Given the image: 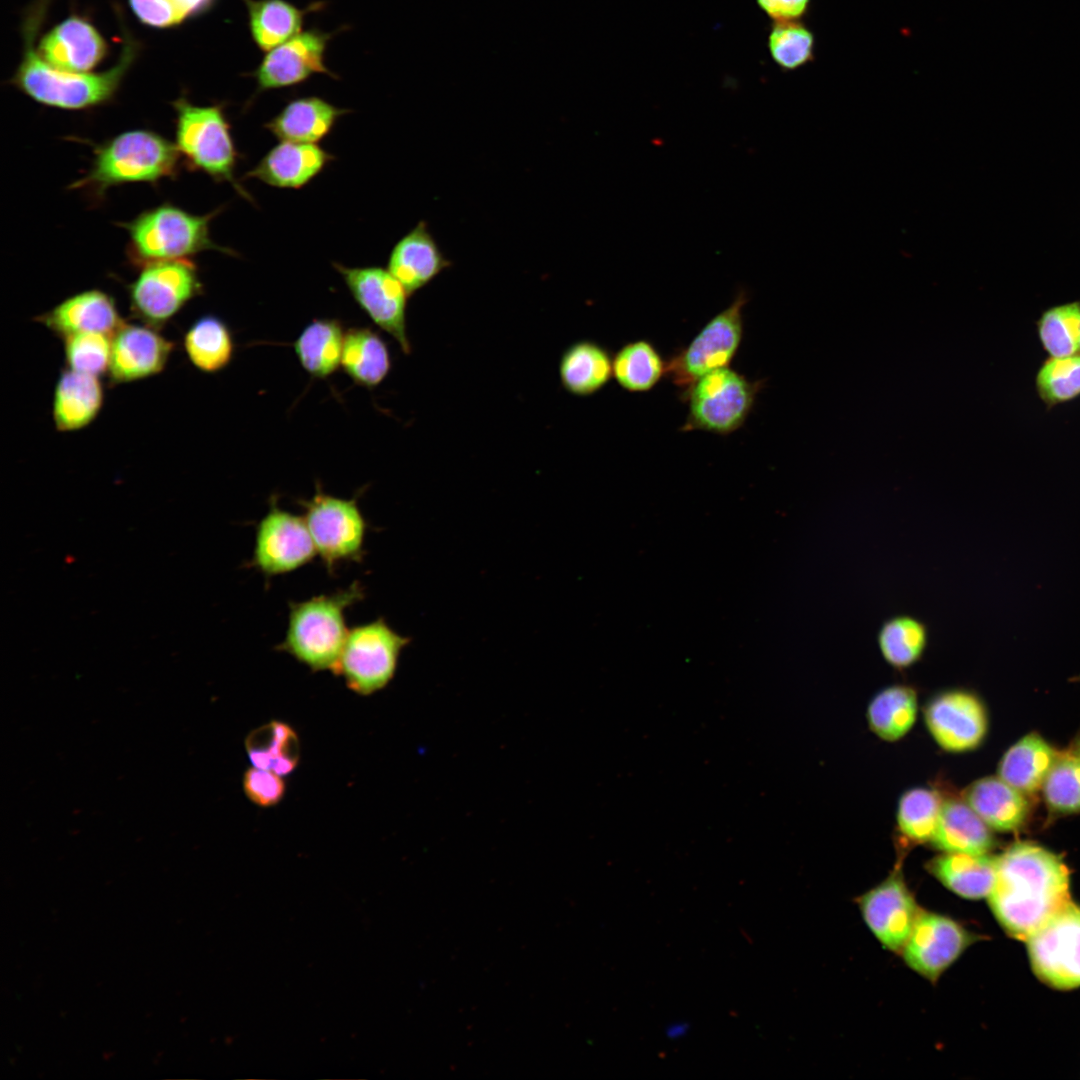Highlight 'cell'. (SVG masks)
<instances>
[{"label": "cell", "instance_id": "cell-1", "mask_svg": "<svg viewBox=\"0 0 1080 1080\" xmlns=\"http://www.w3.org/2000/svg\"><path fill=\"white\" fill-rule=\"evenodd\" d=\"M992 912L1013 938L1026 941L1070 900L1069 871L1053 852L1017 842L996 857L988 896Z\"/></svg>", "mask_w": 1080, "mask_h": 1080}, {"label": "cell", "instance_id": "cell-2", "mask_svg": "<svg viewBox=\"0 0 1080 1080\" xmlns=\"http://www.w3.org/2000/svg\"><path fill=\"white\" fill-rule=\"evenodd\" d=\"M49 2L35 0L27 9L22 24L23 54L9 83L37 103L63 110H86L111 102L138 55V42L125 32L118 61L104 72L57 70L47 64L35 48Z\"/></svg>", "mask_w": 1080, "mask_h": 1080}, {"label": "cell", "instance_id": "cell-3", "mask_svg": "<svg viewBox=\"0 0 1080 1080\" xmlns=\"http://www.w3.org/2000/svg\"><path fill=\"white\" fill-rule=\"evenodd\" d=\"M180 159L175 143L162 135L148 129L125 131L95 148L89 170L70 189L102 199L115 186L174 178Z\"/></svg>", "mask_w": 1080, "mask_h": 1080}, {"label": "cell", "instance_id": "cell-4", "mask_svg": "<svg viewBox=\"0 0 1080 1080\" xmlns=\"http://www.w3.org/2000/svg\"><path fill=\"white\" fill-rule=\"evenodd\" d=\"M363 598L364 589L355 581L330 594L289 602L286 634L276 649L313 672L329 670L335 674L349 632L345 611Z\"/></svg>", "mask_w": 1080, "mask_h": 1080}, {"label": "cell", "instance_id": "cell-5", "mask_svg": "<svg viewBox=\"0 0 1080 1080\" xmlns=\"http://www.w3.org/2000/svg\"><path fill=\"white\" fill-rule=\"evenodd\" d=\"M221 210L197 215L170 203L144 210L132 220L121 223L128 234L129 262L140 268L154 262L190 259L207 250L236 255L211 238V222Z\"/></svg>", "mask_w": 1080, "mask_h": 1080}, {"label": "cell", "instance_id": "cell-6", "mask_svg": "<svg viewBox=\"0 0 1080 1080\" xmlns=\"http://www.w3.org/2000/svg\"><path fill=\"white\" fill-rule=\"evenodd\" d=\"M175 111V145L191 170L228 183L245 200L253 198L236 178L241 157L223 103L199 106L186 97L172 102Z\"/></svg>", "mask_w": 1080, "mask_h": 1080}, {"label": "cell", "instance_id": "cell-7", "mask_svg": "<svg viewBox=\"0 0 1080 1080\" xmlns=\"http://www.w3.org/2000/svg\"><path fill=\"white\" fill-rule=\"evenodd\" d=\"M761 386V381L752 382L729 366L702 376L682 394L688 414L680 430L718 435L738 430L752 411Z\"/></svg>", "mask_w": 1080, "mask_h": 1080}, {"label": "cell", "instance_id": "cell-8", "mask_svg": "<svg viewBox=\"0 0 1080 1080\" xmlns=\"http://www.w3.org/2000/svg\"><path fill=\"white\" fill-rule=\"evenodd\" d=\"M748 302L740 289L731 304L713 316L692 341L666 360V375L685 393L702 376L727 367L743 338V308Z\"/></svg>", "mask_w": 1080, "mask_h": 1080}, {"label": "cell", "instance_id": "cell-9", "mask_svg": "<svg viewBox=\"0 0 1080 1080\" xmlns=\"http://www.w3.org/2000/svg\"><path fill=\"white\" fill-rule=\"evenodd\" d=\"M316 552L328 572L343 562H360L364 555L367 522L357 497L344 499L327 494L316 485L310 499L298 500Z\"/></svg>", "mask_w": 1080, "mask_h": 1080}, {"label": "cell", "instance_id": "cell-10", "mask_svg": "<svg viewBox=\"0 0 1080 1080\" xmlns=\"http://www.w3.org/2000/svg\"><path fill=\"white\" fill-rule=\"evenodd\" d=\"M410 642L383 617L355 626L348 632L335 674L353 692L371 695L393 679L400 654Z\"/></svg>", "mask_w": 1080, "mask_h": 1080}, {"label": "cell", "instance_id": "cell-11", "mask_svg": "<svg viewBox=\"0 0 1080 1080\" xmlns=\"http://www.w3.org/2000/svg\"><path fill=\"white\" fill-rule=\"evenodd\" d=\"M128 286L130 309L144 324L160 328L192 299L203 294L198 268L191 259L146 264Z\"/></svg>", "mask_w": 1080, "mask_h": 1080}, {"label": "cell", "instance_id": "cell-12", "mask_svg": "<svg viewBox=\"0 0 1080 1080\" xmlns=\"http://www.w3.org/2000/svg\"><path fill=\"white\" fill-rule=\"evenodd\" d=\"M1025 942L1040 980L1061 990L1080 986V906L1070 901Z\"/></svg>", "mask_w": 1080, "mask_h": 1080}, {"label": "cell", "instance_id": "cell-13", "mask_svg": "<svg viewBox=\"0 0 1080 1080\" xmlns=\"http://www.w3.org/2000/svg\"><path fill=\"white\" fill-rule=\"evenodd\" d=\"M317 554L303 516L292 514L270 498L269 510L256 526L253 554L248 564L266 577L294 571Z\"/></svg>", "mask_w": 1080, "mask_h": 1080}, {"label": "cell", "instance_id": "cell-14", "mask_svg": "<svg viewBox=\"0 0 1080 1080\" xmlns=\"http://www.w3.org/2000/svg\"><path fill=\"white\" fill-rule=\"evenodd\" d=\"M332 266L373 323L392 336L404 354H410L411 342L406 325L410 296L403 285L387 268L380 266L348 267L338 262Z\"/></svg>", "mask_w": 1080, "mask_h": 1080}, {"label": "cell", "instance_id": "cell-15", "mask_svg": "<svg viewBox=\"0 0 1080 1080\" xmlns=\"http://www.w3.org/2000/svg\"><path fill=\"white\" fill-rule=\"evenodd\" d=\"M923 718L933 740L949 753L976 749L988 730L983 702L964 688H949L934 694L924 706Z\"/></svg>", "mask_w": 1080, "mask_h": 1080}, {"label": "cell", "instance_id": "cell-16", "mask_svg": "<svg viewBox=\"0 0 1080 1080\" xmlns=\"http://www.w3.org/2000/svg\"><path fill=\"white\" fill-rule=\"evenodd\" d=\"M333 36L311 28L266 52L258 67L249 73L256 81V94L298 85L314 74L338 78L325 65V52Z\"/></svg>", "mask_w": 1080, "mask_h": 1080}, {"label": "cell", "instance_id": "cell-17", "mask_svg": "<svg viewBox=\"0 0 1080 1080\" xmlns=\"http://www.w3.org/2000/svg\"><path fill=\"white\" fill-rule=\"evenodd\" d=\"M974 940V935L955 920L920 912L901 952L912 970L935 981Z\"/></svg>", "mask_w": 1080, "mask_h": 1080}, {"label": "cell", "instance_id": "cell-18", "mask_svg": "<svg viewBox=\"0 0 1080 1080\" xmlns=\"http://www.w3.org/2000/svg\"><path fill=\"white\" fill-rule=\"evenodd\" d=\"M858 903L865 923L879 942L891 951L901 952L921 912L901 871L896 869L861 896Z\"/></svg>", "mask_w": 1080, "mask_h": 1080}, {"label": "cell", "instance_id": "cell-19", "mask_svg": "<svg viewBox=\"0 0 1080 1080\" xmlns=\"http://www.w3.org/2000/svg\"><path fill=\"white\" fill-rule=\"evenodd\" d=\"M174 347L158 328L124 321L112 336L110 383H130L161 373Z\"/></svg>", "mask_w": 1080, "mask_h": 1080}, {"label": "cell", "instance_id": "cell-20", "mask_svg": "<svg viewBox=\"0 0 1080 1080\" xmlns=\"http://www.w3.org/2000/svg\"><path fill=\"white\" fill-rule=\"evenodd\" d=\"M109 46L97 28L80 15H71L44 34L38 53L51 67L87 73L103 61Z\"/></svg>", "mask_w": 1080, "mask_h": 1080}, {"label": "cell", "instance_id": "cell-21", "mask_svg": "<svg viewBox=\"0 0 1080 1080\" xmlns=\"http://www.w3.org/2000/svg\"><path fill=\"white\" fill-rule=\"evenodd\" d=\"M335 157L318 144L279 141L243 179H256L282 189H300L316 178Z\"/></svg>", "mask_w": 1080, "mask_h": 1080}, {"label": "cell", "instance_id": "cell-22", "mask_svg": "<svg viewBox=\"0 0 1080 1080\" xmlns=\"http://www.w3.org/2000/svg\"><path fill=\"white\" fill-rule=\"evenodd\" d=\"M60 338L98 332L113 336L124 323L114 298L100 289L74 294L34 318Z\"/></svg>", "mask_w": 1080, "mask_h": 1080}, {"label": "cell", "instance_id": "cell-23", "mask_svg": "<svg viewBox=\"0 0 1080 1080\" xmlns=\"http://www.w3.org/2000/svg\"><path fill=\"white\" fill-rule=\"evenodd\" d=\"M451 265L422 220L393 246L387 269L411 296Z\"/></svg>", "mask_w": 1080, "mask_h": 1080}, {"label": "cell", "instance_id": "cell-24", "mask_svg": "<svg viewBox=\"0 0 1080 1080\" xmlns=\"http://www.w3.org/2000/svg\"><path fill=\"white\" fill-rule=\"evenodd\" d=\"M349 112L321 97H298L287 102L264 124V128L279 141L317 144L331 133L338 119Z\"/></svg>", "mask_w": 1080, "mask_h": 1080}, {"label": "cell", "instance_id": "cell-25", "mask_svg": "<svg viewBox=\"0 0 1080 1080\" xmlns=\"http://www.w3.org/2000/svg\"><path fill=\"white\" fill-rule=\"evenodd\" d=\"M104 390L99 377L65 369L54 390L52 417L60 432L81 430L99 415Z\"/></svg>", "mask_w": 1080, "mask_h": 1080}, {"label": "cell", "instance_id": "cell-26", "mask_svg": "<svg viewBox=\"0 0 1080 1080\" xmlns=\"http://www.w3.org/2000/svg\"><path fill=\"white\" fill-rule=\"evenodd\" d=\"M961 797L989 828L997 831L1016 830L1028 817L1029 804L1024 794L1000 777L972 782Z\"/></svg>", "mask_w": 1080, "mask_h": 1080}, {"label": "cell", "instance_id": "cell-27", "mask_svg": "<svg viewBox=\"0 0 1080 1080\" xmlns=\"http://www.w3.org/2000/svg\"><path fill=\"white\" fill-rule=\"evenodd\" d=\"M995 840L990 828L961 798L943 799L930 844L945 853L988 854Z\"/></svg>", "mask_w": 1080, "mask_h": 1080}, {"label": "cell", "instance_id": "cell-28", "mask_svg": "<svg viewBox=\"0 0 1080 1080\" xmlns=\"http://www.w3.org/2000/svg\"><path fill=\"white\" fill-rule=\"evenodd\" d=\"M558 371L566 392L588 397L602 390L613 377V356L593 340H579L563 351Z\"/></svg>", "mask_w": 1080, "mask_h": 1080}, {"label": "cell", "instance_id": "cell-29", "mask_svg": "<svg viewBox=\"0 0 1080 1080\" xmlns=\"http://www.w3.org/2000/svg\"><path fill=\"white\" fill-rule=\"evenodd\" d=\"M248 26L256 46L268 52L301 32L307 14L324 7L311 3L301 9L285 0H244Z\"/></svg>", "mask_w": 1080, "mask_h": 1080}, {"label": "cell", "instance_id": "cell-30", "mask_svg": "<svg viewBox=\"0 0 1080 1080\" xmlns=\"http://www.w3.org/2000/svg\"><path fill=\"white\" fill-rule=\"evenodd\" d=\"M927 870L946 888L967 899L988 897L996 874V857L945 853L927 863Z\"/></svg>", "mask_w": 1080, "mask_h": 1080}, {"label": "cell", "instance_id": "cell-31", "mask_svg": "<svg viewBox=\"0 0 1080 1080\" xmlns=\"http://www.w3.org/2000/svg\"><path fill=\"white\" fill-rule=\"evenodd\" d=\"M346 330L340 320H311L293 343L302 368L313 378L326 379L341 367Z\"/></svg>", "mask_w": 1080, "mask_h": 1080}, {"label": "cell", "instance_id": "cell-32", "mask_svg": "<svg viewBox=\"0 0 1080 1080\" xmlns=\"http://www.w3.org/2000/svg\"><path fill=\"white\" fill-rule=\"evenodd\" d=\"M389 348L378 332L369 327L346 330L341 359L345 374L368 389L380 385L391 370Z\"/></svg>", "mask_w": 1080, "mask_h": 1080}, {"label": "cell", "instance_id": "cell-33", "mask_svg": "<svg viewBox=\"0 0 1080 1080\" xmlns=\"http://www.w3.org/2000/svg\"><path fill=\"white\" fill-rule=\"evenodd\" d=\"M1058 753L1038 734L1030 733L1015 743L1002 757L998 774L1023 794L1042 787Z\"/></svg>", "mask_w": 1080, "mask_h": 1080}, {"label": "cell", "instance_id": "cell-34", "mask_svg": "<svg viewBox=\"0 0 1080 1080\" xmlns=\"http://www.w3.org/2000/svg\"><path fill=\"white\" fill-rule=\"evenodd\" d=\"M918 714V694L908 684H893L878 691L868 704L866 719L880 739L895 742L914 726Z\"/></svg>", "mask_w": 1080, "mask_h": 1080}, {"label": "cell", "instance_id": "cell-35", "mask_svg": "<svg viewBox=\"0 0 1080 1080\" xmlns=\"http://www.w3.org/2000/svg\"><path fill=\"white\" fill-rule=\"evenodd\" d=\"M183 345L191 364L207 374L224 370L235 353L231 329L223 319L212 314L198 318L188 328Z\"/></svg>", "mask_w": 1080, "mask_h": 1080}, {"label": "cell", "instance_id": "cell-36", "mask_svg": "<svg viewBox=\"0 0 1080 1080\" xmlns=\"http://www.w3.org/2000/svg\"><path fill=\"white\" fill-rule=\"evenodd\" d=\"M882 658L896 670L903 671L917 664L929 643V629L921 619L907 614L887 618L877 633Z\"/></svg>", "mask_w": 1080, "mask_h": 1080}, {"label": "cell", "instance_id": "cell-37", "mask_svg": "<svg viewBox=\"0 0 1080 1080\" xmlns=\"http://www.w3.org/2000/svg\"><path fill=\"white\" fill-rule=\"evenodd\" d=\"M296 732L288 724L271 721L247 737L246 750L253 767L287 776L297 767L299 752Z\"/></svg>", "mask_w": 1080, "mask_h": 1080}, {"label": "cell", "instance_id": "cell-38", "mask_svg": "<svg viewBox=\"0 0 1080 1080\" xmlns=\"http://www.w3.org/2000/svg\"><path fill=\"white\" fill-rule=\"evenodd\" d=\"M665 375L666 360L646 339L626 343L613 356V377L626 391H650Z\"/></svg>", "mask_w": 1080, "mask_h": 1080}, {"label": "cell", "instance_id": "cell-39", "mask_svg": "<svg viewBox=\"0 0 1080 1080\" xmlns=\"http://www.w3.org/2000/svg\"><path fill=\"white\" fill-rule=\"evenodd\" d=\"M944 797L935 788L914 787L899 798L896 821L902 839L909 844L930 843L936 830Z\"/></svg>", "mask_w": 1080, "mask_h": 1080}, {"label": "cell", "instance_id": "cell-40", "mask_svg": "<svg viewBox=\"0 0 1080 1080\" xmlns=\"http://www.w3.org/2000/svg\"><path fill=\"white\" fill-rule=\"evenodd\" d=\"M767 44L772 60L783 71L799 69L814 60V33L800 20L774 22Z\"/></svg>", "mask_w": 1080, "mask_h": 1080}, {"label": "cell", "instance_id": "cell-41", "mask_svg": "<svg viewBox=\"0 0 1080 1080\" xmlns=\"http://www.w3.org/2000/svg\"><path fill=\"white\" fill-rule=\"evenodd\" d=\"M1048 806L1059 813L1080 812V757L1058 754L1042 785Z\"/></svg>", "mask_w": 1080, "mask_h": 1080}, {"label": "cell", "instance_id": "cell-42", "mask_svg": "<svg viewBox=\"0 0 1080 1080\" xmlns=\"http://www.w3.org/2000/svg\"><path fill=\"white\" fill-rule=\"evenodd\" d=\"M1039 334L1053 357L1075 354L1080 348V305L1069 303L1046 311L1039 322Z\"/></svg>", "mask_w": 1080, "mask_h": 1080}, {"label": "cell", "instance_id": "cell-43", "mask_svg": "<svg viewBox=\"0 0 1080 1080\" xmlns=\"http://www.w3.org/2000/svg\"><path fill=\"white\" fill-rule=\"evenodd\" d=\"M62 339L68 369L97 377L108 373L112 349L111 335L84 332Z\"/></svg>", "mask_w": 1080, "mask_h": 1080}, {"label": "cell", "instance_id": "cell-44", "mask_svg": "<svg viewBox=\"0 0 1080 1080\" xmlns=\"http://www.w3.org/2000/svg\"><path fill=\"white\" fill-rule=\"evenodd\" d=\"M1037 386L1048 403L1066 401L1080 394V354L1048 360L1039 371Z\"/></svg>", "mask_w": 1080, "mask_h": 1080}, {"label": "cell", "instance_id": "cell-45", "mask_svg": "<svg viewBox=\"0 0 1080 1080\" xmlns=\"http://www.w3.org/2000/svg\"><path fill=\"white\" fill-rule=\"evenodd\" d=\"M242 786L247 798L262 808L277 805L286 791L283 776L271 770L256 767L245 771Z\"/></svg>", "mask_w": 1080, "mask_h": 1080}, {"label": "cell", "instance_id": "cell-46", "mask_svg": "<svg viewBox=\"0 0 1080 1080\" xmlns=\"http://www.w3.org/2000/svg\"><path fill=\"white\" fill-rule=\"evenodd\" d=\"M129 4L137 19L150 27L171 28L187 19L174 0H129Z\"/></svg>", "mask_w": 1080, "mask_h": 1080}, {"label": "cell", "instance_id": "cell-47", "mask_svg": "<svg viewBox=\"0 0 1080 1080\" xmlns=\"http://www.w3.org/2000/svg\"><path fill=\"white\" fill-rule=\"evenodd\" d=\"M759 8L774 22L798 21L807 15L811 0H756Z\"/></svg>", "mask_w": 1080, "mask_h": 1080}, {"label": "cell", "instance_id": "cell-48", "mask_svg": "<svg viewBox=\"0 0 1080 1080\" xmlns=\"http://www.w3.org/2000/svg\"><path fill=\"white\" fill-rule=\"evenodd\" d=\"M174 2L189 18L207 11L215 0H174Z\"/></svg>", "mask_w": 1080, "mask_h": 1080}, {"label": "cell", "instance_id": "cell-49", "mask_svg": "<svg viewBox=\"0 0 1080 1080\" xmlns=\"http://www.w3.org/2000/svg\"><path fill=\"white\" fill-rule=\"evenodd\" d=\"M690 1029L688 1022H673L665 1028V1035L667 1038L677 1040L684 1037Z\"/></svg>", "mask_w": 1080, "mask_h": 1080}, {"label": "cell", "instance_id": "cell-50", "mask_svg": "<svg viewBox=\"0 0 1080 1080\" xmlns=\"http://www.w3.org/2000/svg\"><path fill=\"white\" fill-rule=\"evenodd\" d=\"M1074 753H1076L1080 757V736L1078 737V740H1077V742L1075 744V752Z\"/></svg>", "mask_w": 1080, "mask_h": 1080}, {"label": "cell", "instance_id": "cell-51", "mask_svg": "<svg viewBox=\"0 0 1080 1080\" xmlns=\"http://www.w3.org/2000/svg\"><path fill=\"white\" fill-rule=\"evenodd\" d=\"M1075 680H1077V681H1079V682H1080V675H1079V676H1077V677L1075 678Z\"/></svg>", "mask_w": 1080, "mask_h": 1080}]
</instances>
